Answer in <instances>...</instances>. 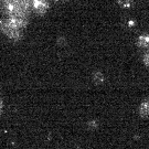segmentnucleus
<instances>
[{
  "label": "nucleus",
  "instance_id": "nucleus-1",
  "mask_svg": "<svg viewBox=\"0 0 149 149\" xmlns=\"http://www.w3.org/2000/svg\"><path fill=\"white\" fill-rule=\"evenodd\" d=\"M0 9L5 17L28 21L32 5L30 0H1Z\"/></svg>",
  "mask_w": 149,
  "mask_h": 149
},
{
  "label": "nucleus",
  "instance_id": "nucleus-2",
  "mask_svg": "<svg viewBox=\"0 0 149 149\" xmlns=\"http://www.w3.org/2000/svg\"><path fill=\"white\" fill-rule=\"evenodd\" d=\"M27 22L28 21L5 17L0 21V29L7 37L13 39V40H18L22 37L23 30L27 26Z\"/></svg>",
  "mask_w": 149,
  "mask_h": 149
},
{
  "label": "nucleus",
  "instance_id": "nucleus-3",
  "mask_svg": "<svg viewBox=\"0 0 149 149\" xmlns=\"http://www.w3.org/2000/svg\"><path fill=\"white\" fill-rule=\"evenodd\" d=\"M32 5V10L39 15L44 13L49 8V0H30Z\"/></svg>",
  "mask_w": 149,
  "mask_h": 149
},
{
  "label": "nucleus",
  "instance_id": "nucleus-4",
  "mask_svg": "<svg viewBox=\"0 0 149 149\" xmlns=\"http://www.w3.org/2000/svg\"><path fill=\"white\" fill-rule=\"evenodd\" d=\"M139 114L144 118L149 119V102H144L141 103V105L139 106Z\"/></svg>",
  "mask_w": 149,
  "mask_h": 149
},
{
  "label": "nucleus",
  "instance_id": "nucleus-5",
  "mask_svg": "<svg viewBox=\"0 0 149 149\" xmlns=\"http://www.w3.org/2000/svg\"><path fill=\"white\" fill-rule=\"evenodd\" d=\"M137 43H138V45L140 48H147V47H149V37L146 36V34L140 36V37L138 38Z\"/></svg>",
  "mask_w": 149,
  "mask_h": 149
},
{
  "label": "nucleus",
  "instance_id": "nucleus-6",
  "mask_svg": "<svg viewBox=\"0 0 149 149\" xmlns=\"http://www.w3.org/2000/svg\"><path fill=\"white\" fill-rule=\"evenodd\" d=\"M94 81H95L96 83H102V82L104 81V76H103V74L100 73V72L95 73V74H94Z\"/></svg>",
  "mask_w": 149,
  "mask_h": 149
},
{
  "label": "nucleus",
  "instance_id": "nucleus-7",
  "mask_svg": "<svg viewBox=\"0 0 149 149\" xmlns=\"http://www.w3.org/2000/svg\"><path fill=\"white\" fill-rule=\"evenodd\" d=\"M118 2L123 7H130L133 3V0H118Z\"/></svg>",
  "mask_w": 149,
  "mask_h": 149
},
{
  "label": "nucleus",
  "instance_id": "nucleus-8",
  "mask_svg": "<svg viewBox=\"0 0 149 149\" xmlns=\"http://www.w3.org/2000/svg\"><path fill=\"white\" fill-rule=\"evenodd\" d=\"M144 62H145V64H146V65H147V66L149 68V52H147V53L145 54Z\"/></svg>",
  "mask_w": 149,
  "mask_h": 149
},
{
  "label": "nucleus",
  "instance_id": "nucleus-9",
  "mask_svg": "<svg viewBox=\"0 0 149 149\" xmlns=\"http://www.w3.org/2000/svg\"><path fill=\"white\" fill-rule=\"evenodd\" d=\"M1 113H2V100L0 97V115H1Z\"/></svg>",
  "mask_w": 149,
  "mask_h": 149
}]
</instances>
